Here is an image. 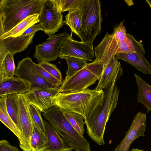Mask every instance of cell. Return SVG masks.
<instances>
[{
    "label": "cell",
    "mask_w": 151,
    "mask_h": 151,
    "mask_svg": "<svg viewBox=\"0 0 151 151\" xmlns=\"http://www.w3.org/2000/svg\"><path fill=\"white\" fill-rule=\"evenodd\" d=\"M14 55L8 52L0 61V83L6 79L14 77L15 66Z\"/></svg>",
    "instance_id": "24"
},
{
    "label": "cell",
    "mask_w": 151,
    "mask_h": 151,
    "mask_svg": "<svg viewBox=\"0 0 151 151\" xmlns=\"http://www.w3.org/2000/svg\"><path fill=\"white\" fill-rule=\"evenodd\" d=\"M145 1L147 3L151 9V0H146Z\"/></svg>",
    "instance_id": "37"
},
{
    "label": "cell",
    "mask_w": 151,
    "mask_h": 151,
    "mask_svg": "<svg viewBox=\"0 0 151 151\" xmlns=\"http://www.w3.org/2000/svg\"><path fill=\"white\" fill-rule=\"evenodd\" d=\"M36 67L40 76L51 85L56 87H58L62 84L63 83L62 81L56 78L38 64H36Z\"/></svg>",
    "instance_id": "31"
},
{
    "label": "cell",
    "mask_w": 151,
    "mask_h": 151,
    "mask_svg": "<svg viewBox=\"0 0 151 151\" xmlns=\"http://www.w3.org/2000/svg\"><path fill=\"white\" fill-rule=\"evenodd\" d=\"M135 52L134 44L128 37L124 40L121 42L117 54H132Z\"/></svg>",
    "instance_id": "32"
},
{
    "label": "cell",
    "mask_w": 151,
    "mask_h": 151,
    "mask_svg": "<svg viewBox=\"0 0 151 151\" xmlns=\"http://www.w3.org/2000/svg\"><path fill=\"white\" fill-rule=\"evenodd\" d=\"M17 94H12L6 95V106L9 114L21 132L17 116V108L16 102Z\"/></svg>",
    "instance_id": "29"
},
{
    "label": "cell",
    "mask_w": 151,
    "mask_h": 151,
    "mask_svg": "<svg viewBox=\"0 0 151 151\" xmlns=\"http://www.w3.org/2000/svg\"><path fill=\"white\" fill-rule=\"evenodd\" d=\"M131 151H144L143 150L139 149H134L133 148Z\"/></svg>",
    "instance_id": "38"
},
{
    "label": "cell",
    "mask_w": 151,
    "mask_h": 151,
    "mask_svg": "<svg viewBox=\"0 0 151 151\" xmlns=\"http://www.w3.org/2000/svg\"><path fill=\"white\" fill-rule=\"evenodd\" d=\"M39 19L43 31L49 36L54 35L65 23L62 13L53 0H44Z\"/></svg>",
    "instance_id": "8"
},
{
    "label": "cell",
    "mask_w": 151,
    "mask_h": 151,
    "mask_svg": "<svg viewBox=\"0 0 151 151\" xmlns=\"http://www.w3.org/2000/svg\"><path fill=\"white\" fill-rule=\"evenodd\" d=\"M39 15L36 14L27 17L9 31L0 36V40L9 37H16L22 35L30 27L39 22Z\"/></svg>",
    "instance_id": "21"
},
{
    "label": "cell",
    "mask_w": 151,
    "mask_h": 151,
    "mask_svg": "<svg viewBox=\"0 0 151 151\" xmlns=\"http://www.w3.org/2000/svg\"><path fill=\"white\" fill-rule=\"evenodd\" d=\"M63 59L66 60L68 67L66 76L63 81L69 79L83 68L87 64L84 60L74 57H65Z\"/></svg>",
    "instance_id": "25"
},
{
    "label": "cell",
    "mask_w": 151,
    "mask_h": 151,
    "mask_svg": "<svg viewBox=\"0 0 151 151\" xmlns=\"http://www.w3.org/2000/svg\"><path fill=\"white\" fill-rule=\"evenodd\" d=\"M17 116L24 143L23 151H31L30 141L32 131V117L29 108V102L26 93L17 94Z\"/></svg>",
    "instance_id": "9"
},
{
    "label": "cell",
    "mask_w": 151,
    "mask_h": 151,
    "mask_svg": "<svg viewBox=\"0 0 151 151\" xmlns=\"http://www.w3.org/2000/svg\"><path fill=\"white\" fill-rule=\"evenodd\" d=\"M38 64L56 78L62 81L61 72L55 65L47 62H42Z\"/></svg>",
    "instance_id": "33"
},
{
    "label": "cell",
    "mask_w": 151,
    "mask_h": 151,
    "mask_svg": "<svg viewBox=\"0 0 151 151\" xmlns=\"http://www.w3.org/2000/svg\"><path fill=\"white\" fill-rule=\"evenodd\" d=\"M63 113L73 127L80 134L83 136L84 132V126L85 124L83 121L84 117L75 113L63 111Z\"/></svg>",
    "instance_id": "28"
},
{
    "label": "cell",
    "mask_w": 151,
    "mask_h": 151,
    "mask_svg": "<svg viewBox=\"0 0 151 151\" xmlns=\"http://www.w3.org/2000/svg\"><path fill=\"white\" fill-rule=\"evenodd\" d=\"M123 70L120 62L113 57L105 67L101 76L95 88L98 90H105L108 88L116 79L122 75Z\"/></svg>",
    "instance_id": "16"
},
{
    "label": "cell",
    "mask_w": 151,
    "mask_h": 151,
    "mask_svg": "<svg viewBox=\"0 0 151 151\" xmlns=\"http://www.w3.org/2000/svg\"><path fill=\"white\" fill-rule=\"evenodd\" d=\"M39 31H43V30L40 24H35L26 29L22 35L35 34L36 32Z\"/></svg>",
    "instance_id": "35"
},
{
    "label": "cell",
    "mask_w": 151,
    "mask_h": 151,
    "mask_svg": "<svg viewBox=\"0 0 151 151\" xmlns=\"http://www.w3.org/2000/svg\"><path fill=\"white\" fill-rule=\"evenodd\" d=\"M126 4L128 6H131L134 4L132 0H124Z\"/></svg>",
    "instance_id": "36"
},
{
    "label": "cell",
    "mask_w": 151,
    "mask_h": 151,
    "mask_svg": "<svg viewBox=\"0 0 151 151\" xmlns=\"http://www.w3.org/2000/svg\"><path fill=\"white\" fill-rule=\"evenodd\" d=\"M81 25L79 37L81 41L93 43L96 36L101 34L102 18L99 0H86L80 9Z\"/></svg>",
    "instance_id": "5"
},
{
    "label": "cell",
    "mask_w": 151,
    "mask_h": 151,
    "mask_svg": "<svg viewBox=\"0 0 151 151\" xmlns=\"http://www.w3.org/2000/svg\"><path fill=\"white\" fill-rule=\"evenodd\" d=\"M44 0H0V36L26 18L40 14Z\"/></svg>",
    "instance_id": "2"
},
{
    "label": "cell",
    "mask_w": 151,
    "mask_h": 151,
    "mask_svg": "<svg viewBox=\"0 0 151 151\" xmlns=\"http://www.w3.org/2000/svg\"><path fill=\"white\" fill-rule=\"evenodd\" d=\"M47 138V148L45 151H72L55 129L47 120H44Z\"/></svg>",
    "instance_id": "19"
},
{
    "label": "cell",
    "mask_w": 151,
    "mask_h": 151,
    "mask_svg": "<svg viewBox=\"0 0 151 151\" xmlns=\"http://www.w3.org/2000/svg\"><path fill=\"white\" fill-rule=\"evenodd\" d=\"M60 92L59 86L51 88L32 87L26 94L29 103L43 113L54 106L55 98Z\"/></svg>",
    "instance_id": "13"
},
{
    "label": "cell",
    "mask_w": 151,
    "mask_h": 151,
    "mask_svg": "<svg viewBox=\"0 0 151 151\" xmlns=\"http://www.w3.org/2000/svg\"><path fill=\"white\" fill-rule=\"evenodd\" d=\"M29 106L30 114L34 121L42 131L46 134L44 120L41 114V112L31 104H29Z\"/></svg>",
    "instance_id": "30"
},
{
    "label": "cell",
    "mask_w": 151,
    "mask_h": 151,
    "mask_svg": "<svg viewBox=\"0 0 151 151\" xmlns=\"http://www.w3.org/2000/svg\"><path fill=\"white\" fill-rule=\"evenodd\" d=\"M62 13L80 9L86 0H53Z\"/></svg>",
    "instance_id": "27"
},
{
    "label": "cell",
    "mask_w": 151,
    "mask_h": 151,
    "mask_svg": "<svg viewBox=\"0 0 151 151\" xmlns=\"http://www.w3.org/2000/svg\"><path fill=\"white\" fill-rule=\"evenodd\" d=\"M146 118V115L140 112L136 114L124 138L114 151H129V147L134 140L139 137L145 136Z\"/></svg>",
    "instance_id": "15"
},
{
    "label": "cell",
    "mask_w": 151,
    "mask_h": 151,
    "mask_svg": "<svg viewBox=\"0 0 151 151\" xmlns=\"http://www.w3.org/2000/svg\"><path fill=\"white\" fill-rule=\"evenodd\" d=\"M94 54L93 43L75 40L70 34L63 42L59 57L63 59L65 57H72L86 61H91L93 60Z\"/></svg>",
    "instance_id": "11"
},
{
    "label": "cell",
    "mask_w": 151,
    "mask_h": 151,
    "mask_svg": "<svg viewBox=\"0 0 151 151\" xmlns=\"http://www.w3.org/2000/svg\"><path fill=\"white\" fill-rule=\"evenodd\" d=\"M127 35L134 44L135 52L132 54L118 53L115 55V58L125 61L145 74L151 75V65L145 57L143 45L131 34L127 33Z\"/></svg>",
    "instance_id": "14"
},
{
    "label": "cell",
    "mask_w": 151,
    "mask_h": 151,
    "mask_svg": "<svg viewBox=\"0 0 151 151\" xmlns=\"http://www.w3.org/2000/svg\"><path fill=\"white\" fill-rule=\"evenodd\" d=\"M103 90L88 88L73 93L60 92L56 96L54 106L64 111L78 114L84 118L97 106L102 103Z\"/></svg>",
    "instance_id": "3"
},
{
    "label": "cell",
    "mask_w": 151,
    "mask_h": 151,
    "mask_svg": "<svg viewBox=\"0 0 151 151\" xmlns=\"http://www.w3.org/2000/svg\"><path fill=\"white\" fill-rule=\"evenodd\" d=\"M63 111L53 106L42 114L69 146L75 151H91L89 142L73 127Z\"/></svg>",
    "instance_id": "4"
},
{
    "label": "cell",
    "mask_w": 151,
    "mask_h": 151,
    "mask_svg": "<svg viewBox=\"0 0 151 151\" xmlns=\"http://www.w3.org/2000/svg\"><path fill=\"white\" fill-rule=\"evenodd\" d=\"M33 131L30 141L31 151H45L47 148V138L46 134L39 128L32 119Z\"/></svg>",
    "instance_id": "23"
},
{
    "label": "cell",
    "mask_w": 151,
    "mask_h": 151,
    "mask_svg": "<svg viewBox=\"0 0 151 151\" xmlns=\"http://www.w3.org/2000/svg\"><path fill=\"white\" fill-rule=\"evenodd\" d=\"M36 65L30 57L23 58L18 62L14 75L29 82L32 87L51 88L55 87L40 76L37 70Z\"/></svg>",
    "instance_id": "12"
},
{
    "label": "cell",
    "mask_w": 151,
    "mask_h": 151,
    "mask_svg": "<svg viewBox=\"0 0 151 151\" xmlns=\"http://www.w3.org/2000/svg\"><path fill=\"white\" fill-rule=\"evenodd\" d=\"M35 34L8 37L0 40V47L14 55L25 50L31 43Z\"/></svg>",
    "instance_id": "18"
},
{
    "label": "cell",
    "mask_w": 151,
    "mask_h": 151,
    "mask_svg": "<svg viewBox=\"0 0 151 151\" xmlns=\"http://www.w3.org/2000/svg\"><path fill=\"white\" fill-rule=\"evenodd\" d=\"M6 96L0 98V120L17 137L20 148L23 151L24 143L23 135L9 114L6 109Z\"/></svg>",
    "instance_id": "20"
},
{
    "label": "cell",
    "mask_w": 151,
    "mask_h": 151,
    "mask_svg": "<svg viewBox=\"0 0 151 151\" xmlns=\"http://www.w3.org/2000/svg\"><path fill=\"white\" fill-rule=\"evenodd\" d=\"M124 22V20L115 26L111 34L107 32L102 41L94 48L96 59L103 64L104 68L116 54L121 42L128 37Z\"/></svg>",
    "instance_id": "7"
},
{
    "label": "cell",
    "mask_w": 151,
    "mask_h": 151,
    "mask_svg": "<svg viewBox=\"0 0 151 151\" xmlns=\"http://www.w3.org/2000/svg\"><path fill=\"white\" fill-rule=\"evenodd\" d=\"M64 23L70 28L73 32L79 37L81 25V16L80 9L69 12L65 16Z\"/></svg>",
    "instance_id": "26"
},
{
    "label": "cell",
    "mask_w": 151,
    "mask_h": 151,
    "mask_svg": "<svg viewBox=\"0 0 151 151\" xmlns=\"http://www.w3.org/2000/svg\"><path fill=\"white\" fill-rule=\"evenodd\" d=\"M138 86L137 101L147 109V112L151 110V86L136 74L134 75Z\"/></svg>",
    "instance_id": "22"
},
{
    "label": "cell",
    "mask_w": 151,
    "mask_h": 151,
    "mask_svg": "<svg viewBox=\"0 0 151 151\" xmlns=\"http://www.w3.org/2000/svg\"><path fill=\"white\" fill-rule=\"evenodd\" d=\"M0 151H20L16 147L12 146L7 140L0 141Z\"/></svg>",
    "instance_id": "34"
},
{
    "label": "cell",
    "mask_w": 151,
    "mask_h": 151,
    "mask_svg": "<svg viewBox=\"0 0 151 151\" xmlns=\"http://www.w3.org/2000/svg\"><path fill=\"white\" fill-rule=\"evenodd\" d=\"M116 79L104 91L102 103L94 108L84 119L87 133L92 140L100 145L105 144L104 135L106 124L117 106L119 90Z\"/></svg>",
    "instance_id": "1"
},
{
    "label": "cell",
    "mask_w": 151,
    "mask_h": 151,
    "mask_svg": "<svg viewBox=\"0 0 151 151\" xmlns=\"http://www.w3.org/2000/svg\"><path fill=\"white\" fill-rule=\"evenodd\" d=\"M104 68L103 64L95 59L69 79L63 81L60 87V92L73 93L87 89L100 79Z\"/></svg>",
    "instance_id": "6"
},
{
    "label": "cell",
    "mask_w": 151,
    "mask_h": 151,
    "mask_svg": "<svg viewBox=\"0 0 151 151\" xmlns=\"http://www.w3.org/2000/svg\"><path fill=\"white\" fill-rule=\"evenodd\" d=\"M69 35L65 32L49 36L45 41L36 46L34 57L39 63L56 60L63 42Z\"/></svg>",
    "instance_id": "10"
},
{
    "label": "cell",
    "mask_w": 151,
    "mask_h": 151,
    "mask_svg": "<svg viewBox=\"0 0 151 151\" xmlns=\"http://www.w3.org/2000/svg\"><path fill=\"white\" fill-rule=\"evenodd\" d=\"M32 87L31 84L28 81L13 77L0 83V97L12 94L26 93Z\"/></svg>",
    "instance_id": "17"
}]
</instances>
